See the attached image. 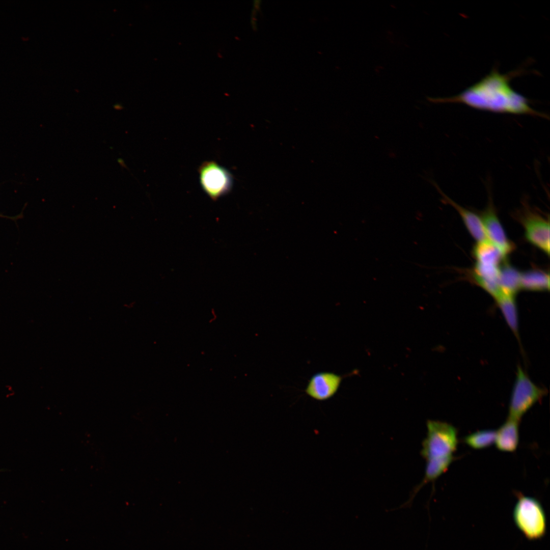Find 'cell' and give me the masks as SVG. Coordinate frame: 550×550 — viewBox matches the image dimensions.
<instances>
[{
    "label": "cell",
    "instance_id": "11",
    "mask_svg": "<svg viewBox=\"0 0 550 550\" xmlns=\"http://www.w3.org/2000/svg\"><path fill=\"white\" fill-rule=\"evenodd\" d=\"M476 262L487 265L500 267L505 256L488 239L477 242L473 250Z\"/></svg>",
    "mask_w": 550,
    "mask_h": 550
},
{
    "label": "cell",
    "instance_id": "2",
    "mask_svg": "<svg viewBox=\"0 0 550 550\" xmlns=\"http://www.w3.org/2000/svg\"><path fill=\"white\" fill-rule=\"evenodd\" d=\"M517 497L513 512L515 525L528 539L542 538L546 531V518L542 506L534 498L521 494Z\"/></svg>",
    "mask_w": 550,
    "mask_h": 550
},
{
    "label": "cell",
    "instance_id": "13",
    "mask_svg": "<svg viewBox=\"0 0 550 550\" xmlns=\"http://www.w3.org/2000/svg\"><path fill=\"white\" fill-rule=\"evenodd\" d=\"M549 274L539 269H532L520 272V289L533 291H548Z\"/></svg>",
    "mask_w": 550,
    "mask_h": 550
},
{
    "label": "cell",
    "instance_id": "5",
    "mask_svg": "<svg viewBox=\"0 0 550 550\" xmlns=\"http://www.w3.org/2000/svg\"><path fill=\"white\" fill-rule=\"evenodd\" d=\"M515 216L524 227L526 240L549 255V216L546 218L541 212L532 207L526 199L522 201L521 207L515 212Z\"/></svg>",
    "mask_w": 550,
    "mask_h": 550
},
{
    "label": "cell",
    "instance_id": "6",
    "mask_svg": "<svg viewBox=\"0 0 550 550\" xmlns=\"http://www.w3.org/2000/svg\"><path fill=\"white\" fill-rule=\"evenodd\" d=\"M200 182L204 191L216 200L230 191L233 177L225 168L214 161L203 162L199 169Z\"/></svg>",
    "mask_w": 550,
    "mask_h": 550
},
{
    "label": "cell",
    "instance_id": "3",
    "mask_svg": "<svg viewBox=\"0 0 550 550\" xmlns=\"http://www.w3.org/2000/svg\"><path fill=\"white\" fill-rule=\"evenodd\" d=\"M426 427L427 434L421 451L426 461L453 455L458 445L456 429L448 423L430 420Z\"/></svg>",
    "mask_w": 550,
    "mask_h": 550
},
{
    "label": "cell",
    "instance_id": "15",
    "mask_svg": "<svg viewBox=\"0 0 550 550\" xmlns=\"http://www.w3.org/2000/svg\"><path fill=\"white\" fill-rule=\"evenodd\" d=\"M520 272L511 265L504 263L500 266L499 285L505 294L515 296L520 286Z\"/></svg>",
    "mask_w": 550,
    "mask_h": 550
},
{
    "label": "cell",
    "instance_id": "9",
    "mask_svg": "<svg viewBox=\"0 0 550 550\" xmlns=\"http://www.w3.org/2000/svg\"><path fill=\"white\" fill-rule=\"evenodd\" d=\"M435 186L442 195L443 200L446 203L451 205L457 211L469 232L477 242L487 239L480 216L464 208L447 196L436 184H435Z\"/></svg>",
    "mask_w": 550,
    "mask_h": 550
},
{
    "label": "cell",
    "instance_id": "7",
    "mask_svg": "<svg viewBox=\"0 0 550 550\" xmlns=\"http://www.w3.org/2000/svg\"><path fill=\"white\" fill-rule=\"evenodd\" d=\"M488 202L480 216L487 239L506 257L513 251L514 245L508 238L500 221L489 193Z\"/></svg>",
    "mask_w": 550,
    "mask_h": 550
},
{
    "label": "cell",
    "instance_id": "14",
    "mask_svg": "<svg viewBox=\"0 0 550 550\" xmlns=\"http://www.w3.org/2000/svg\"><path fill=\"white\" fill-rule=\"evenodd\" d=\"M454 459V456L450 455L426 460L424 478L414 489V496L426 483L435 480L447 471Z\"/></svg>",
    "mask_w": 550,
    "mask_h": 550
},
{
    "label": "cell",
    "instance_id": "10",
    "mask_svg": "<svg viewBox=\"0 0 550 550\" xmlns=\"http://www.w3.org/2000/svg\"><path fill=\"white\" fill-rule=\"evenodd\" d=\"M519 422L507 418L496 431L494 443L499 450L508 452L515 451L519 443Z\"/></svg>",
    "mask_w": 550,
    "mask_h": 550
},
{
    "label": "cell",
    "instance_id": "1",
    "mask_svg": "<svg viewBox=\"0 0 550 550\" xmlns=\"http://www.w3.org/2000/svg\"><path fill=\"white\" fill-rule=\"evenodd\" d=\"M524 73V69L520 68L501 74L494 66L488 74L458 94L436 98L433 101L462 103L475 109L494 113L548 118L545 114L533 108L529 99L511 88L510 81Z\"/></svg>",
    "mask_w": 550,
    "mask_h": 550
},
{
    "label": "cell",
    "instance_id": "12",
    "mask_svg": "<svg viewBox=\"0 0 550 550\" xmlns=\"http://www.w3.org/2000/svg\"><path fill=\"white\" fill-rule=\"evenodd\" d=\"M515 297V296L503 292L495 300L506 323L520 343L518 312Z\"/></svg>",
    "mask_w": 550,
    "mask_h": 550
},
{
    "label": "cell",
    "instance_id": "4",
    "mask_svg": "<svg viewBox=\"0 0 550 550\" xmlns=\"http://www.w3.org/2000/svg\"><path fill=\"white\" fill-rule=\"evenodd\" d=\"M546 391L537 386L519 366L512 391L508 418L520 421L521 417L546 394Z\"/></svg>",
    "mask_w": 550,
    "mask_h": 550
},
{
    "label": "cell",
    "instance_id": "16",
    "mask_svg": "<svg viewBox=\"0 0 550 550\" xmlns=\"http://www.w3.org/2000/svg\"><path fill=\"white\" fill-rule=\"evenodd\" d=\"M496 431L485 429L472 433L464 438V442L475 449H481L491 446L495 442Z\"/></svg>",
    "mask_w": 550,
    "mask_h": 550
},
{
    "label": "cell",
    "instance_id": "8",
    "mask_svg": "<svg viewBox=\"0 0 550 550\" xmlns=\"http://www.w3.org/2000/svg\"><path fill=\"white\" fill-rule=\"evenodd\" d=\"M342 377L329 372H321L314 374L310 379L305 389L306 393L318 401H325L331 398L337 393Z\"/></svg>",
    "mask_w": 550,
    "mask_h": 550
}]
</instances>
